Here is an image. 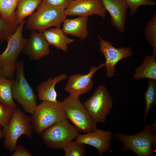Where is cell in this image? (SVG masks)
I'll use <instances>...</instances> for the list:
<instances>
[{
    "mask_svg": "<svg viewBox=\"0 0 156 156\" xmlns=\"http://www.w3.org/2000/svg\"><path fill=\"white\" fill-rule=\"evenodd\" d=\"M115 138L122 144L121 151L130 150L138 156H152L153 148H156V122L145 124L142 131L129 135L122 133H116Z\"/></svg>",
    "mask_w": 156,
    "mask_h": 156,
    "instance_id": "6da1fadb",
    "label": "cell"
},
{
    "mask_svg": "<svg viewBox=\"0 0 156 156\" xmlns=\"http://www.w3.org/2000/svg\"><path fill=\"white\" fill-rule=\"evenodd\" d=\"M26 22L23 20L15 32L8 38L6 49L0 54V68L2 75L9 79L13 77L16 73L17 59L27 42V39L23 36V28Z\"/></svg>",
    "mask_w": 156,
    "mask_h": 156,
    "instance_id": "7a4b0ae2",
    "label": "cell"
},
{
    "mask_svg": "<svg viewBox=\"0 0 156 156\" xmlns=\"http://www.w3.org/2000/svg\"><path fill=\"white\" fill-rule=\"evenodd\" d=\"M3 128L4 145L11 153L16 148L19 138L25 135L31 138L34 130L31 118L16 107L9 122Z\"/></svg>",
    "mask_w": 156,
    "mask_h": 156,
    "instance_id": "3957f363",
    "label": "cell"
},
{
    "mask_svg": "<svg viewBox=\"0 0 156 156\" xmlns=\"http://www.w3.org/2000/svg\"><path fill=\"white\" fill-rule=\"evenodd\" d=\"M37 9L26 22L28 30L42 33L51 27H60L67 16L65 10L53 7L42 1Z\"/></svg>",
    "mask_w": 156,
    "mask_h": 156,
    "instance_id": "277c9868",
    "label": "cell"
},
{
    "mask_svg": "<svg viewBox=\"0 0 156 156\" xmlns=\"http://www.w3.org/2000/svg\"><path fill=\"white\" fill-rule=\"evenodd\" d=\"M31 118L34 130L40 135L45 129L60 122L68 121L60 101L42 102L37 105Z\"/></svg>",
    "mask_w": 156,
    "mask_h": 156,
    "instance_id": "5b68a950",
    "label": "cell"
},
{
    "mask_svg": "<svg viewBox=\"0 0 156 156\" xmlns=\"http://www.w3.org/2000/svg\"><path fill=\"white\" fill-rule=\"evenodd\" d=\"M16 73L12 87V97L25 112L32 114L37 105V96L26 78L22 61H17Z\"/></svg>",
    "mask_w": 156,
    "mask_h": 156,
    "instance_id": "8992f818",
    "label": "cell"
},
{
    "mask_svg": "<svg viewBox=\"0 0 156 156\" xmlns=\"http://www.w3.org/2000/svg\"><path fill=\"white\" fill-rule=\"evenodd\" d=\"M67 119L79 132L88 133L96 129V123L79 99L70 95L60 102Z\"/></svg>",
    "mask_w": 156,
    "mask_h": 156,
    "instance_id": "52a82bcc",
    "label": "cell"
},
{
    "mask_svg": "<svg viewBox=\"0 0 156 156\" xmlns=\"http://www.w3.org/2000/svg\"><path fill=\"white\" fill-rule=\"evenodd\" d=\"M43 142L49 148L63 149L79 135V131L69 121L56 123L44 130L40 134Z\"/></svg>",
    "mask_w": 156,
    "mask_h": 156,
    "instance_id": "ba28073f",
    "label": "cell"
},
{
    "mask_svg": "<svg viewBox=\"0 0 156 156\" xmlns=\"http://www.w3.org/2000/svg\"><path fill=\"white\" fill-rule=\"evenodd\" d=\"M83 104L96 123L105 122L113 106L110 93L103 85L99 86Z\"/></svg>",
    "mask_w": 156,
    "mask_h": 156,
    "instance_id": "9c48e42d",
    "label": "cell"
},
{
    "mask_svg": "<svg viewBox=\"0 0 156 156\" xmlns=\"http://www.w3.org/2000/svg\"><path fill=\"white\" fill-rule=\"evenodd\" d=\"M98 37L100 40L99 51L105 58L106 76L111 78L115 75V67L118 62L131 56L133 53L130 47L117 48L112 42L103 39L100 36Z\"/></svg>",
    "mask_w": 156,
    "mask_h": 156,
    "instance_id": "30bf717a",
    "label": "cell"
},
{
    "mask_svg": "<svg viewBox=\"0 0 156 156\" xmlns=\"http://www.w3.org/2000/svg\"><path fill=\"white\" fill-rule=\"evenodd\" d=\"M105 66L104 63H102L97 67L91 66L87 74H75L70 75L64 88L65 90L70 95L78 97L89 92L93 88L92 78L94 75L98 70Z\"/></svg>",
    "mask_w": 156,
    "mask_h": 156,
    "instance_id": "8fae6325",
    "label": "cell"
},
{
    "mask_svg": "<svg viewBox=\"0 0 156 156\" xmlns=\"http://www.w3.org/2000/svg\"><path fill=\"white\" fill-rule=\"evenodd\" d=\"M65 12L66 16H88L95 14L104 18L107 11L101 0H73Z\"/></svg>",
    "mask_w": 156,
    "mask_h": 156,
    "instance_id": "7c38bea8",
    "label": "cell"
},
{
    "mask_svg": "<svg viewBox=\"0 0 156 156\" xmlns=\"http://www.w3.org/2000/svg\"><path fill=\"white\" fill-rule=\"evenodd\" d=\"M113 135V133L109 131L96 129L85 134H79L75 140L94 147L98 151L99 155L101 156L110 149Z\"/></svg>",
    "mask_w": 156,
    "mask_h": 156,
    "instance_id": "4fadbf2b",
    "label": "cell"
},
{
    "mask_svg": "<svg viewBox=\"0 0 156 156\" xmlns=\"http://www.w3.org/2000/svg\"><path fill=\"white\" fill-rule=\"evenodd\" d=\"M101 0L110 16L111 25L119 31L124 32L128 8L125 0Z\"/></svg>",
    "mask_w": 156,
    "mask_h": 156,
    "instance_id": "5bb4252c",
    "label": "cell"
},
{
    "mask_svg": "<svg viewBox=\"0 0 156 156\" xmlns=\"http://www.w3.org/2000/svg\"><path fill=\"white\" fill-rule=\"evenodd\" d=\"M49 44L42 32L32 31L23 52L31 60H38L50 53Z\"/></svg>",
    "mask_w": 156,
    "mask_h": 156,
    "instance_id": "9a60e30c",
    "label": "cell"
},
{
    "mask_svg": "<svg viewBox=\"0 0 156 156\" xmlns=\"http://www.w3.org/2000/svg\"><path fill=\"white\" fill-rule=\"evenodd\" d=\"M88 17L79 16L73 19L66 18L63 22L62 31L66 35L70 34L79 38L81 41L84 40L89 34Z\"/></svg>",
    "mask_w": 156,
    "mask_h": 156,
    "instance_id": "2e32d148",
    "label": "cell"
},
{
    "mask_svg": "<svg viewBox=\"0 0 156 156\" xmlns=\"http://www.w3.org/2000/svg\"><path fill=\"white\" fill-rule=\"evenodd\" d=\"M67 75L62 74L52 78H49L47 81H44L36 87L38 96L40 101H47L56 103L57 93L55 89L56 85L58 82L66 79Z\"/></svg>",
    "mask_w": 156,
    "mask_h": 156,
    "instance_id": "e0dca14e",
    "label": "cell"
},
{
    "mask_svg": "<svg viewBox=\"0 0 156 156\" xmlns=\"http://www.w3.org/2000/svg\"><path fill=\"white\" fill-rule=\"evenodd\" d=\"M42 33L49 44L64 52L67 51L68 45L74 41L73 39L66 36L60 27L47 29Z\"/></svg>",
    "mask_w": 156,
    "mask_h": 156,
    "instance_id": "ac0fdd59",
    "label": "cell"
},
{
    "mask_svg": "<svg viewBox=\"0 0 156 156\" xmlns=\"http://www.w3.org/2000/svg\"><path fill=\"white\" fill-rule=\"evenodd\" d=\"M155 56L146 55L141 65L136 68L133 78L136 80L148 78L156 80Z\"/></svg>",
    "mask_w": 156,
    "mask_h": 156,
    "instance_id": "d6986e66",
    "label": "cell"
},
{
    "mask_svg": "<svg viewBox=\"0 0 156 156\" xmlns=\"http://www.w3.org/2000/svg\"><path fill=\"white\" fill-rule=\"evenodd\" d=\"M43 0H20L16 10V21L20 24L32 14Z\"/></svg>",
    "mask_w": 156,
    "mask_h": 156,
    "instance_id": "ffe728a7",
    "label": "cell"
},
{
    "mask_svg": "<svg viewBox=\"0 0 156 156\" xmlns=\"http://www.w3.org/2000/svg\"><path fill=\"white\" fill-rule=\"evenodd\" d=\"M14 80L0 76V101L10 107L16 108L12 94V87Z\"/></svg>",
    "mask_w": 156,
    "mask_h": 156,
    "instance_id": "44dd1931",
    "label": "cell"
},
{
    "mask_svg": "<svg viewBox=\"0 0 156 156\" xmlns=\"http://www.w3.org/2000/svg\"><path fill=\"white\" fill-rule=\"evenodd\" d=\"M20 0H0V16L8 22H16V10Z\"/></svg>",
    "mask_w": 156,
    "mask_h": 156,
    "instance_id": "7402d4cb",
    "label": "cell"
},
{
    "mask_svg": "<svg viewBox=\"0 0 156 156\" xmlns=\"http://www.w3.org/2000/svg\"><path fill=\"white\" fill-rule=\"evenodd\" d=\"M145 107L143 122L145 123L151 110L156 103V80L149 79L147 89L144 93Z\"/></svg>",
    "mask_w": 156,
    "mask_h": 156,
    "instance_id": "603a6c76",
    "label": "cell"
},
{
    "mask_svg": "<svg viewBox=\"0 0 156 156\" xmlns=\"http://www.w3.org/2000/svg\"><path fill=\"white\" fill-rule=\"evenodd\" d=\"M145 38L153 49V55L156 56V14L148 22L144 30Z\"/></svg>",
    "mask_w": 156,
    "mask_h": 156,
    "instance_id": "cb8c5ba5",
    "label": "cell"
},
{
    "mask_svg": "<svg viewBox=\"0 0 156 156\" xmlns=\"http://www.w3.org/2000/svg\"><path fill=\"white\" fill-rule=\"evenodd\" d=\"M85 144L77 141H71L67 144L63 149L65 156H84L86 153Z\"/></svg>",
    "mask_w": 156,
    "mask_h": 156,
    "instance_id": "d4e9b609",
    "label": "cell"
},
{
    "mask_svg": "<svg viewBox=\"0 0 156 156\" xmlns=\"http://www.w3.org/2000/svg\"><path fill=\"white\" fill-rule=\"evenodd\" d=\"M19 24L16 21L8 22L0 16V42L7 41L8 38L15 32Z\"/></svg>",
    "mask_w": 156,
    "mask_h": 156,
    "instance_id": "484cf974",
    "label": "cell"
},
{
    "mask_svg": "<svg viewBox=\"0 0 156 156\" xmlns=\"http://www.w3.org/2000/svg\"><path fill=\"white\" fill-rule=\"evenodd\" d=\"M128 8L130 10L131 16L134 15L136 13L138 9L142 5L154 6L156 2L152 0H125Z\"/></svg>",
    "mask_w": 156,
    "mask_h": 156,
    "instance_id": "4316f807",
    "label": "cell"
},
{
    "mask_svg": "<svg viewBox=\"0 0 156 156\" xmlns=\"http://www.w3.org/2000/svg\"><path fill=\"white\" fill-rule=\"evenodd\" d=\"M15 108L8 107L0 101V124L3 127L8 124Z\"/></svg>",
    "mask_w": 156,
    "mask_h": 156,
    "instance_id": "83f0119b",
    "label": "cell"
},
{
    "mask_svg": "<svg viewBox=\"0 0 156 156\" xmlns=\"http://www.w3.org/2000/svg\"><path fill=\"white\" fill-rule=\"evenodd\" d=\"M73 0H43L47 4L53 7L65 10Z\"/></svg>",
    "mask_w": 156,
    "mask_h": 156,
    "instance_id": "f1b7e54d",
    "label": "cell"
},
{
    "mask_svg": "<svg viewBox=\"0 0 156 156\" xmlns=\"http://www.w3.org/2000/svg\"><path fill=\"white\" fill-rule=\"evenodd\" d=\"M12 156H32L31 153L19 144L17 145Z\"/></svg>",
    "mask_w": 156,
    "mask_h": 156,
    "instance_id": "f546056e",
    "label": "cell"
},
{
    "mask_svg": "<svg viewBox=\"0 0 156 156\" xmlns=\"http://www.w3.org/2000/svg\"><path fill=\"white\" fill-rule=\"evenodd\" d=\"M1 125L0 124V140L3 137V130L1 129Z\"/></svg>",
    "mask_w": 156,
    "mask_h": 156,
    "instance_id": "4dcf8cb0",
    "label": "cell"
},
{
    "mask_svg": "<svg viewBox=\"0 0 156 156\" xmlns=\"http://www.w3.org/2000/svg\"><path fill=\"white\" fill-rule=\"evenodd\" d=\"M2 75V72L1 70H0V76Z\"/></svg>",
    "mask_w": 156,
    "mask_h": 156,
    "instance_id": "1f68e13d",
    "label": "cell"
},
{
    "mask_svg": "<svg viewBox=\"0 0 156 156\" xmlns=\"http://www.w3.org/2000/svg\"></svg>",
    "mask_w": 156,
    "mask_h": 156,
    "instance_id": "d6a6232c",
    "label": "cell"
}]
</instances>
